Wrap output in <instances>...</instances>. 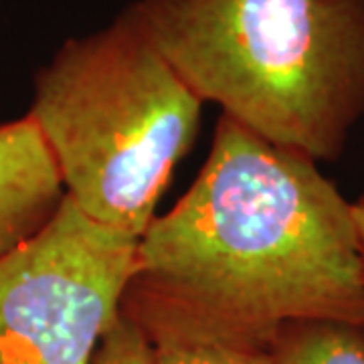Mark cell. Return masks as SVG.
Returning a JSON list of instances; mask_svg holds the SVG:
<instances>
[{
    "label": "cell",
    "instance_id": "1",
    "mask_svg": "<svg viewBox=\"0 0 364 364\" xmlns=\"http://www.w3.org/2000/svg\"><path fill=\"white\" fill-rule=\"evenodd\" d=\"M122 312L146 334L265 348L286 322L364 324L352 203L316 160L219 116L193 186L138 241Z\"/></svg>",
    "mask_w": 364,
    "mask_h": 364
},
{
    "label": "cell",
    "instance_id": "2",
    "mask_svg": "<svg viewBox=\"0 0 364 364\" xmlns=\"http://www.w3.org/2000/svg\"><path fill=\"white\" fill-rule=\"evenodd\" d=\"M203 104L275 144L336 160L364 116V0H134Z\"/></svg>",
    "mask_w": 364,
    "mask_h": 364
},
{
    "label": "cell",
    "instance_id": "3",
    "mask_svg": "<svg viewBox=\"0 0 364 364\" xmlns=\"http://www.w3.org/2000/svg\"><path fill=\"white\" fill-rule=\"evenodd\" d=\"M200 109L128 6L105 28L67 39L41 67L28 116L67 198L91 221L140 241L193 148Z\"/></svg>",
    "mask_w": 364,
    "mask_h": 364
},
{
    "label": "cell",
    "instance_id": "4",
    "mask_svg": "<svg viewBox=\"0 0 364 364\" xmlns=\"http://www.w3.org/2000/svg\"><path fill=\"white\" fill-rule=\"evenodd\" d=\"M138 239L87 219L69 198L0 257V364H91L122 312Z\"/></svg>",
    "mask_w": 364,
    "mask_h": 364
},
{
    "label": "cell",
    "instance_id": "5",
    "mask_svg": "<svg viewBox=\"0 0 364 364\" xmlns=\"http://www.w3.org/2000/svg\"><path fill=\"white\" fill-rule=\"evenodd\" d=\"M65 186L33 117L0 124V257L55 217Z\"/></svg>",
    "mask_w": 364,
    "mask_h": 364
},
{
    "label": "cell",
    "instance_id": "6",
    "mask_svg": "<svg viewBox=\"0 0 364 364\" xmlns=\"http://www.w3.org/2000/svg\"><path fill=\"white\" fill-rule=\"evenodd\" d=\"M275 364H364V324L296 320L279 326L269 346Z\"/></svg>",
    "mask_w": 364,
    "mask_h": 364
},
{
    "label": "cell",
    "instance_id": "7",
    "mask_svg": "<svg viewBox=\"0 0 364 364\" xmlns=\"http://www.w3.org/2000/svg\"><path fill=\"white\" fill-rule=\"evenodd\" d=\"M154 346V364H275L265 346L188 336L176 332L146 334Z\"/></svg>",
    "mask_w": 364,
    "mask_h": 364
},
{
    "label": "cell",
    "instance_id": "8",
    "mask_svg": "<svg viewBox=\"0 0 364 364\" xmlns=\"http://www.w3.org/2000/svg\"><path fill=\"white\" fill-rule=\"evenodd\" d=\"M91 364H154V346L142 326L119 312L100 340Z\"/></svg>",
    "mask_w": 364,
    "mask_h": 364
},
{
    "label": "cell",
    "instance_id": "9",
    "mask_svg": "<svg viewBox=\"0 0 364 364\" xmlns=\"http://www.w3.org/2000/svg\"><path fill=\"white\" fill-rule=\"evenodd\" d=\"M352 213H354V221H356L358 233H360V241H363V255H364V195L352 203Z\"/></svg>",
    "mask_w": 364,
    "mask_h": 364
}]
</instances>
